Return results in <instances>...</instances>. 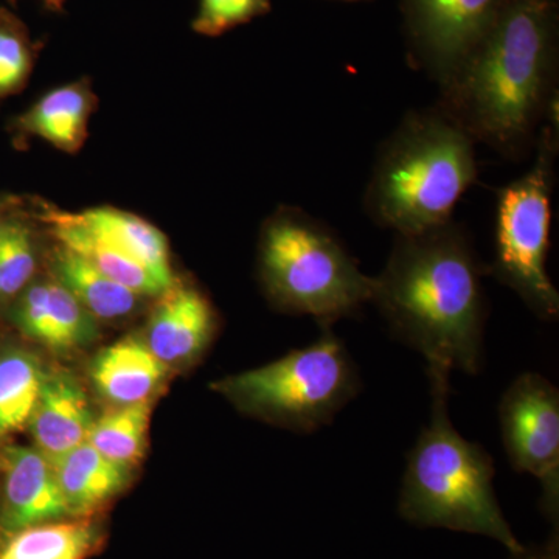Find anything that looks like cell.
<instances>
[{
	"instance_id": "6da1fadb",
	"label": "cell",
	"mask_w": 559,
	"mask_h": 559,
	"mask_svg": "<svg viewBox=\"0 0 559 559\" xmlns=\"http://www.w3.org/2000/svg\"><path fill=\"white\" fill-rule=\"evenodd\" d=\"M485 271L466 231L450 223L396 235L388 264L373 277L371 304L390 331L421 353L428 369L479 374L484 364Z\"/></svg>"
},
{
	"instance_id": "7a4b0ae2",
	"label": "cell",
	"mask_w": 559,
	"mask_h": 559,
	"mask_svg": "<svg viewBox=\"0 0 559 559\" xmlns=\"http://www.w3.org/2000/svg\"><path fill=\"white\" fill-rule=\"evenodd\" d=\"M557 0H506L479 46L443 87L439 109L502 156L535 145L554 106Z\"/></svg>"
},
{
	"instance_id": "3957f363",
	"label": "cell",
	"mask_w": 559,
	"mask_h": 559,
	"mask_svg": "<svg viewBox=\"0 0 559 559\" xmlns=\"http://www.w3.org/2000/svg\"><path fill=\"white\" fill-rule=\"evenodd\" d=\"M451 371L428 369L430 421L412 448L399 513L417 527L447 528L498 540L510 554L524 549L503 516L495 491V460L463 439L448 411Z\"/></svg>"
},
{
	"instance_id": "277c9868",
	"label": "cell",
	"mask_w": 559,
	"mask_h": 559,
	"mask_svg": "<svg viewBox=\"0 0 559 559\" xmlns=\"http://www.w3.org/2000/svg\"><path fill=\"white\" fill-rule=\"evenodd\" d=\"M473 138L439 108L411 112L382 145L366 191V212L396 235L450 223L477 179Z\"/></svg>"
},
{
	"instance_id": "5b68a950",
	"label": "cell",
	"mask_w": 559,
	"mask_h": 559,
	"mask_svg": "<svg viewBox=\"0 0 559 559\" xmlns=\"http://www.w3.org/2000/svg\"><path fill=\"white\" fill-rule=\"evenodd\" d=\"M259 267L272 304L290 314L311 316L320 330L356 318L371 304L373 277L360 271L326 224L300 209H280L264 223Z\"/></svg>"
},
{
	"instance_id": "8992f818",
	"label": "cell",
	"mask_w": 559,
	"mask_h": 559,
	"mask_svg": "<svg viewBox=\"0 0 559 559\" xmlns=\"http://www.w3.org/2000/svg\"><path fill=\"white\" fill-rule=\"evenodd\" d=\"M240 411L310 433L329 426L359 395L355 360L333 330H322L310 347L226 378L215 385Z\"/></svg>"
},
{
	"instance_id": "52a82bcc",
	"label": "cell",
	"mask_w": 559,
	"mask_h": 559,
	"mask_svg": "<svg viewBox=\"0 0 559 559\" xmlns=\"http://www.w3.org/2000/svg\"><path fill=\"white\" fill-rule=\"evenodd\" d=\"M557 153V128L549 124L536 140L532 168L500 190L496 213L492 275L543 320L559 314V294L547 272Z\"/></svg>"
},
{
	"instance_id": "ba28073f",
	"label": "cell",
	"mask_w": 559,
	"mask_h": 559,
	"mask_svg": "<svg viewBox=\"0 0 559 559\" xmlns=\"http://www.w3.org/2000/svg\"><path fill=\"white\" fill-rule=\"evenodd\" d=\"M500 430L511 468L540 484V511L559 522V390L543 374L522 373L503 393Z\"/></svg>"
},
{
	"instance_id": "9c48e42d",
	"label": "cell",
	"mask_w": 559,
	"mask_h": 559,
	"mask_svg": "<svg viewBox=\"0 0 559 559\" xmlns=\"http://www.w3.org/2000/svg\"><path fill=\"white\" fill-rule=\"evenodd\" d=\"M506 0H401L409 60L441 90L479 46Z\"/></svg>"
},
{
	"instance_id": "30bf717a",
	"label": "cell",
	"mask_w": 559,
	"mask_h": 559,
	"mask_svg": "<svg viewBox=\"0 0 559 559\" xmlns=\"http://www.w3.org/2000/svg\"><path fill=\"white\" fill-rule=\"evenodd\" d=\"M0 525L10 533L70 516L53 463L38 448L10 447L3 454Z\"/></svg>"
},
{
	"instance_id": "8fae6325",
	"label": "cell",
	"mask_w": 559,
	"mask_h": 559,
	"mask_svg": "<svg viewBox=\"0 0 559 559\" xmlns=\"http://www.w3.org/2000/svg\"><path fill=\"white\" fill-rule=\"evenodd\" d=\"M216 326L215 308L200 289L173 285L154 307L143 341L170 367L200 358L215 336Z\"/></svg>"
},
{
	"instance_id": "7c38bea8",
	"label": "cell",
	"mask_w": 559,
	"mask_h": 559,
	"mask_svg": "<svg viewBox=\"0 0 559 559\" xmlns=\"http://www.w3.org/2000/svg\"><path fill=\"white\" fill-rule=\"evenodd\" d=\"M95 418L90 400L69 371H50L44 377L31 426L36 448L51 463L87 440Z\"/></svg>"
},
{
	"instance_id": "4fadbf2b",
	"label": "cell",
	"mask_w": 559,
	"mask_h": 559,
	"mask_svg": "<svg viewBox=\"0 0 559 559\" xmlns=\"http://www.w3.org/2000/svg\"><path fill=\"white\" fill-rule=\"evenodd\" d=\"M43 219L49 224L51 234L58 238L61 246L79 253L114 282L127 286L140 296H162L175 285V280L157 274L130 253L123 252L87 229L76 213L47 210Z\"/></svg>"
},
{
	"instance_id": "5bb4252c",
	"label": "cell",
	"mask_w": 559,
	"mask_h": 559,
	"mask_svg": "<svg viewBox=\"0 0 559 559\" xmlns=\"http://www.w3.org/2000/svg\"><path fill=\"white\" fill-rule=\"evenodd\" d=\"M168 366L145 344L143 337L127 336L102 349L91 366L98 393L114 406L150 401L167 377Z\"/></svg>"
},
{
	"instance_id": "9a60e30c",
	"label": "cell",
	"mask_w": 559,
	"mask_h": 559,
	"mask_svg": "<svg viewBox=\"0 0 559 559\" xmlns=\"http://www.w3.org/2000/svg\"><path fill=\"white\" fill-rule=\"evenodd\" d=\"M95 97L84 83L68 84L39 98L13 121L16 138H39L64 153H79L87 139Z\"/></svg>"
},
{
	"instance_id": "2e32d148",
	"label": "cell",
	"mask_w": 559,
	"mask_h": 559,
	"mask_svg": "<svg viewBox=\"0 0 559 559\" xmlns=\"http://www.w3.org/2000/svg\"><path fill=\"white\" fill-rule=\"evenodd\" d=\"M55 476L70 516L86 518L127 487L130 468L83 441L53 463Z\"/></svg>"
},
{
	"instance_id": "e0dca14e",
	"label": "cell",
	"mask_w": 559,
	"mask_h": 559,
	"mask_svg": "<svg viewBox=\"0 0 559 559\" xmlns=\"http://www.w3.org/2000/svg\"><path fill=\"white\" fill-rule=\"evenodd\" d=\"M55 282L69 290L97 320L128 318L138 308L140 294L114 282L90 261L64 246L51 259Z\"/></svg>"
},
{
	"instance_id": "ac0fdd59",
	"label": "cell",
	"mask_w": 559,
	"mask_h": 559,
	"mask_svg": "<svg viewBox=\"0 0 559 559\" xmlns=\"http://www.w3.org/2000/svg\"><path fill=\"white\" fill-rule=\"evenodd\" d=\"M76 216L98 237L130 253L157 274L173 278L167 240L153 224L132 213L109 207L86 210Z\"/></svg>"
},
{
	"instance_id": "d6986e66",
	"label": "cell",
	"mask_w": 559,
	"mask_h": 559,
	"mask_svg": "<svg viewBox=\"0 0 559 559\" xmlns=\"http://www.w3.org/2000/svg\"><path fill=\"white\" fill-rule=\"evenodd\" d=\"M100 543L91 521L47 522L13 533L0 559H86Z\"/></svg>"
},
{
	"instance_id": "ffe728a7",
	"label": "cell",
	"mask_w": 559,
	"mask_h": 559,
	"mask_svg": "<svg viewBox=\"0 0 559 559\" xmlns=\"http://www.w3.org/2000/svg\"><path fill=\"white\" fill-rule=\"evenodd\" d=\"M44 377L46 373L32 353L24 349L0 353V437L28 426Z\"/></svg>"
},
{
	"instance_id": "44dd1931",
	"label": "cell",
	"mask_w": 559,
	"mask_h": 559,
	"mask_svg": "<svg viewBox=\"0 0 559 559\" xmlns=\"http://www.w3.org/2000/svg\"><path fill=\"white\" fill-rule=\"evenodd\" d=\"M151 412V401L116 406L95 418L87 441L106 459L131 468L145 452Z\"/></svg>"
},
{
	"instance_id": "7402d4cb",
	"label": "cell",
	"mask_w": 559,
	"mask_h": 559,
	"mask_svg": "<svg viewBox=\"0 0 559 559\" xmlns=\"http://www.w3.org/2000/svg\"><path fill=\"white\" fill-rule=\"evenodd\" d=\"M36 267L35 241L28 223L7 215L0 224V304L20 296Z\"/></svg>"
},
{
	"instance_id": "603a6c76",
	"label": "cell",
	"mask_w": 559,
	"mask_h": 559,
	"mask_svg": "<svg viewBox=\"0 0 559 559\" xmlns=\"http://www.w3.org/2000/svg\"><path fill=\"white\" fill-rule=\"evenodd\" d=\"M39 44L13 11L0 7V98L16 94L31 76Z\"/></svg>"
},
{
	"instance_id": "cb8c5ba5",
	"label": "cell",
	"mask_w": 559,
	"mask_h": 559,
	"mask_svg": "<svg viewBox=\"0 0 559 559\" xmlns=\"http://www.w3.org/2000/svg\"><path fill=\"white\" fill-rule=\"evenodd\" d=\"M83 305L80 304L60 283L49 282V342L51 349L84 347L97 340V323Z\"/></svg>"
},
{
	"instance_id": "d4e9b609",
	"label": "cell",
	"mask_w": 559,
	"mask_h": 559,
	"mask_svg": "<svg viewBox=\"0 0 559 559\" xmlns=\"http://www.w3.org/2000/svg\"><path fill=\"white\" fill-rule=\"evenodd\" d=\"M271 11V0H200L191 28L198 35L216 38Z\"/></svg>"
},
{
	"instance_id": "484cf974",
	"label": "cell",
	"mask_w": 559,
	"mask_h": 559,
	"mask_svg": "<svg viewBox=\"0 0 559 559\" xmlns=\"http://www.w3.org/2000/svg\"><path fill=\"white\" fill-rule=\"evenodd\" d=\"M14 325L25 336L47 345L49 342V282L25 286L11 311Z\"/></svg>"
},
{
	"instance_id": "4316f807",
	"label": "cell",
	"mask_w": 559,
	"mask_h": 559,
	"mask_svg": "<svg viewBox=\"0 0 559 559\" xmlns=\"http://www.w3.org/2000/svg\"><path fill=\"white\" fill-rule=\"evenodd\" d=\"M510 559H559L558 527L543 546L524 547L518 554H510Z\"/></svg>"
},
{
	"instance_id": "83f0119b",
	"label": "cell",
	"mask_w": 559,
	"mask_h": 559,
	"mask_svg": "<svg viewBox=\"0 0 559 559\" xmlns=\"http://www.w3.org/2000/svg\"><path fill=\"white\" fill-rule=\"evenodd\" d=\"M47 10L55 11V13H61L64 10L66 2L68 0H40Z\"/></svg>"
},
{
	"instance_id": "f1b7e54d",
	"label": "cell",
	"mask_w": 559,
	"mask_h": 559,
	"mask_svg": "<svg viewBox=\"0 0 559 559\" xmlns=\"http://www.w3.org/2000/svg\"><path fill=\"white\" fill-rule=\"evenodd\" d=\"M9 212H11V210L9 205H7V201L0 200V224L7 218V215H10Z\"/></svg>"
},
{
	"instance_id": "f546056e",
	"label": "cell",
	"mask_w": 559,
	"mask_h": 559,
	"mask_svg": "<svg viewBox=\"0 0 559 559\" xmlns=\"http://www.w3.org/2000/svg\"><path fill=\"white\" fill-rule=\"evenodd\" d=\"M347 2H356V0H347Z\"/></svg>"
}]
</instances>
